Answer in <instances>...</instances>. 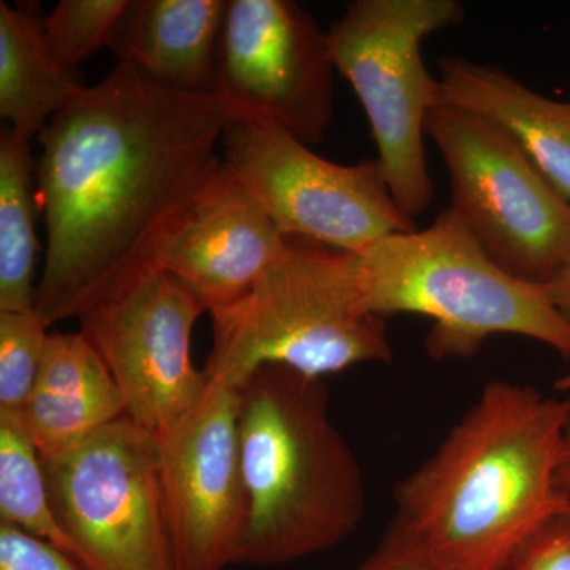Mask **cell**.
<instances>
[{"instance_id": "27", "label": "cell", "mask_w": 570, "mask_h": 570, "mask_svg": "<svg viewBox=\"0 0 570 570\" xmlns=\"http://www.w3.org/2000/svg\"><path fill=\"white\" fill-rule=\"evenodd\" d=\"M382 570H419L414 568H406V566H393V568L382 569Z\"/></svg>"}, {"instance_id": "20", "label": "cell", "mask_w": 570, "mask_h": 570, "mask_svg": "<svg viewBox=\"0 0 570 570\" xmlns=\"http://www.w3.org/2000/svg\"><path fill=\"white\" fill-rule=\"evenodd\" d=\"M129 0H61L43 18L45 39L52 59L69 73L94 52L110 47Z\"/></svg>"}, {"instance_id": "13", "label": "cell", "mask_w": 570, "mask_h": 570, "mask_svg": "<svg viewBox=\"0 0 570 570\" xmlns=\"http://www.w3.org/2000/svg\"><path fill=\"white\" fill-rule=\"evenodd\" d=\"M285 250L287 236L223 163L168 243L159 268L209 314L246 295Z\"/></svg>"}, {"instance_id": "5", "label": "cell", "mask_w": 570, "mask_h": 570, "mask_svg": "<svg viewBox=\"0 0 570 570\" xmlns=\"http://www.w3.org/2000/svg\"><path fill=\"white\" fill-rule=\"evenodd\" d=\"M206 379L238 389L264 365L324 379L366 363H390L385 318L365 305L354 253L287 236V250L254 287L209 313Z\"/></svg>"}, {"instance_id": "23", "label": "cell", "mask_w": 570, "mask_h": 570, "mask_svg": "<svg viewBox=\"0 0 570 570\" xmlns=\"http://www.w3.org/2000/svg\"><path fill=\"white\" fill-rule=\"evenodd\" d=\"M501 570H570V519H551Z\"/></svg>"}, {"instance_id": "15", "label": "cell", "mask_w": 570, "mask_h": 570, "mask_svg": "<svg viewBox=\"0 0 570 570\" xmlns=\"http://www.w3.org/2000/svg\"><path fill=\"white\" fill-rule=\"evenodd\" d=\"M124 415L121 392L91 343L81 333L48 336L36 389L20 411L41 459L77 448Z\"/></svg>"}, {"instance_id": "22", "label": "cell", "mask_w": 570, "mask_h": 570, "mask_svg": "<svg viewBox=\"0 0 570 570\" xmlns=\"http://www.w3.org/2000/svg\"><path fill=\"white\" fill-rule=\"evenodd\" d=\"M0 570L86 569L58 547L9 524H0Z\"/></svg>"}, {"instance_id": "1", "label": "cell", "mask_w": 570, "mask_h": 570, "mask_svg": "<svg viewBox=\"0 0 570 570\" xmlns=\"http://www.w3.org/2000/svg\"><path fill=\"white\" fill-rule=\"evenodd\" d=\"M230 112L118 63L40 134L36 190L47 247L36 313L80 318L159 268L168 243L223 165Z\"/></svg>"}, {"instance_id": "10", "label": "cell", "mask_w": 570, "mask_h": 570, "mask_svg": "<svg viewBox=\"0 0 570 570\" xmlns=\"http://www.w3.org/2000/svg\"><path fill=\"white\" fill-rule=\"evenodd\" d=\"M328 32L291 0H228L214 94L232 121L276 127L316 145L332 122Z\"/></svg>"}, {"instance_id": "24", "label": "cell", "mask_w": 570, "mask_h": 570, "mask_svg": "<svg viewBox=\"0 0 570 570\" xmlns=\"http://www.w3.org/2000/svg\"><path fill=\"white\" fill-rule=\"evenodd\" d=\"M557 487L562 513L570 519V423L562 436L560 459H558Z\"/></svg>"}, {"instance_id": "17", "label": "cell", "mask_w": 570, "mask_h": 570, "mask_svg": "<svg viewBox=\"0 0 570 570\" xmlns=\"http://www.w3.org/2000/svg\"><path fill=\"white\" fill-rule=\"evenodd\" d=\"M43 18L37 3L0 2V118L28 142L85 88L52 59Z\"/></svg>"}, {"instance_id": "8", "label": "cell", "mask_w": 570, "mask_h": 570, "mask_svg": "<svg viewBox=\"0 0 570 570\" xmlns=\"http://www.w3.org/2000/svg\"><path fill=\"white\" fill-rule=\"evenodd\" d=\"M52 512L86 570H176L159 441L124 417L41 459Z\"/></svg>"}, {"instance_id": "11", "label": "cell", "mask_w": 570, "mask_h": 570, "mask_svg": "<svg viewBox=\"0 0 570 570\" xmlns=\"http://www.w3.org/2000/svg\"><path fill=\"white\" fill-rule=\"evenodd\" d=\"M204 313L195 296L157 268L78 318L121 392L126 417L157 439L175 430L208 387L204 370L190 360V337Z\"/></svg>"}, {"instance_id": "7", "label": "cell", "mask_w": 570, "mask_h": 570, "mask_svg": "<svg viewBox=\"0 0 570 570\" xmlns=\"http://www.w3.org/2000/svg\"><path fill=\"white\" fill-rule=\"evenodd\" d=\"M425 134L444 159L452 206L510 275L547 285L570 262V202L498 124L439 100Z\"/></svg>"}, {"instance_id": "25", "label": "cell", "mask_w": 570, "mask_h": 570, "mask_svg": "<svg viewBox=\"0 0 570 570\" xmlns=\"http://www.w3.org/2000/svg\"><path fill=\"white\" fill-rule=\"evenodd\" d=\"M551 302L570 322V262L546 285Z\"/></svg>"}, {"instance_id": "18", "label": "cell", "mask_w": 570, "mask_h": 570, "mask_svg": "<svg viewBox=\"0 0 570 570\" xmlns=\"http://www.w3.org/2000/svg\"><path fill=\"white\" fill-rule=\"evenodd\" d=\"M36 163L31 142L13 130L0 135V311L28 313L36 309L37 214L33 189Z\"/></svg>"}, {"instance_id": "9", "label": "cell", "mask_w": 570, "mask_h": 570, "mask_svg": "<svg viewBox=\"0 0 570 570\" xmlns=\"http://www.w3.org/2000/svg\"><path fill=\"white\" fill-rule=\"evenodd\" d=\"M220 149L284 236L356 254L385 236L417 230L377 159L333 164L284 130L245 121L228 124Z\"/></svg>"}, {"instance_id": "21", "label": "cell", "mask_w": 570, "mask_h": 570, "mask_svg": "<svg viewBox=\"0 0 570 570\" xmlns=\"http://www.w3.org/2000/svg\"><path fill=\"white\" fill-rule=\"evenodd\" d=\"M48 326L36 313L0 311V411L20 412L39 377Z\"/></svg>"}, {"instance_id": "12", "label": "cell", "mask_w": 570, "mask_h": 570, "mask_svg": "<svg viewBox=\"0 0 570 570\" xmlns=\"http://www.w3.org/2000/svg\"><path fill=\"white\" fill-rule=\"evenodd\" d=\"M157 441L176 570L235 566L247 519L238 390L208 379L198 406Z\"/></svg>"}, {"instance_id": "26", "label": "cell", "mask_w": 570, "mask_h": 570, "mask_svg": "<svg viewBox=\"0 0 570 570\" xmlns=\"http://www.w3.org/2000/svg\"><path fill=\"white\" fill-rule=\"evenodd\" d=\"M558 392L566 393V395H570V371L566 373L564 376L558 379L557 384H554Z\"/></svg>"}, {"instance_id": "2", "label": "cell", "mask_w": 570, "mask_h": 570, "mask_svg": "<svg viewBox=\"0 0 570 570\" xmlns=\"http://www.w3.org/2000/svg\"><path fill=\"white\" fill-rule=\"evenodd\" d=\"M570 395L493 381L393 490L392 520L356 570H501L554 517Z\"/></svg>"}, {"instance_id": "3", "label": "cell", "mask_w": 570, "mask_h": 570, "mask_svg": "<svg viewBox=\"0 0 570 570\" xmlns=\"http://www.w3.org/2000/svg\"><path fill=\"white\" fill-rule=\"evenodd\" d=\"M236 390L247 519L235 566L287 564L343 542L365 519L366 483L324 379L264 365Z\"/></svg>"}, {"instance_id": "6", "label": "cell", "mask_w": 570, "mask_h": 570, "mask_svg": "<svg viewBox=\"0 0 570 570\" xmlns=\"http://www.w3.org/2000/svg\"><path fill=\"white\" fill-rule=\"evenodd\" d=\"M464 18L456 0H355L326 31L335 69L366 112L390 193L414 220L433 202L425 124L441 100L422 43Z\"/></svg>"}, {"instance_id": "14", "label": "cell", "mask_w": 570, "mask_h": 570, "mask_svg": "<svg viewBox=\"0 0 570 570\" xmlns=\"http://www.w3.org/2000/svg\"><path fill=\"white\" fill-rule=\"evenodd\" d=\"M227 9L228 0H129L108 48L159 85L214 94Z\"/></svg>"}, {"instance_id": "16", "label": "cell", "mask_w": 570, "mask_h": 570, "mask_svg": "<svg viewBox=\"0 0 570 570\" xmlns=\"http://www.w3.org/2000/svg\"><path fill=\"white\" fill-rule=\"evenodd\" d=\"M441 100L505 130L557 193L570 202V102L532 91L497 66L439 59Z\"/></svg>"}, {"instance_id": "4", "label": "cell", "mask_w": 570, "mask_h": 570, "mask_svg": "<svg viewBox=\"0 0 570 570\" xmlns=\"http://www.w3.org/2000/svg\"><path fill=\"white\" fill-rule=\"evenodd\" d=\"M355 261L374 316L431 318L426 351L433 358H466L497 335L530 337L570 358V322L546 285L501 268L452 208L425 230L379 239Z\"/></svg>"}, {"instance_id": "19", "label": "cell", "mask_w": 570, "mask_h": 570, "mask_svg": "<svg viewBox=\"0 0 570 570\" xmlns=\"http://www.w3.org/2000/svg\"><path fill=\"white\" fill-rule=\"evenodd\" d=\"M0 524L45 540L75 560L52 512L39 450L18 412L0 411Z\"/></svg>"}]
</instances>
